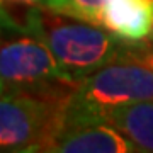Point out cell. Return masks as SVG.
Here are the masks:
<instances>
[{"instance_id":"6da1fadb","label":"cell","mask_w":153,"mask_h":153,"mask_svg":"<svg viewBox=\"0 0 153 153\" xmlns=\"http://www.w3.org/2000/svg\"><path fill=\"white\" fill-rule=\"evenodd\" d=\"M140 100H153V49L126 46L78 83L63 124L102 121L111 109Z\"/></svg>"},{"instance_id":"7a4b0ae2","label":"cell","mask_w":153,"mask_h":153,"mask_svg":"<svg viewBox=\"0 0 153 153\" xmlns=\"http://www.w3.org/2000/svg\"><path fill=\"white\" fill-rule=\"evenodd\" d=\"M29 34L44 41L63 71L76 83L124 49L121 39L102 26L49 7L36 10Z\"/></svg>"},{"instance_id":"3957f363","label":"cell","mask_w":153,"mask_h":153,"mask_svg":"<svg viewBox=\"0 0 153 153\" xmlns=\"http://www.w3.org/2000/svg\"><path fill=\"white\" fill-rule=\"evenodd\" d=\"M76 87L44 41L0 26V94L70 99Z\"/></svg>"},{"instance_id":"277c9868","label":"cell","mask_w":153,"mask_h":153,"mask_svg":"<svg viewBox=\"0 0 153 153\" xmlns=\"http://www.w3.org/2000/svg\"><path fill=\"white\" fill-rule=\"evenodd\" d=\"M68 99L0 94V152H46L65 123Z\"/></svg>"},{"instance_id":"5b68a950","label":"cell","mask_w":153,"mask_h":153,"mask_svg":"<svg viewBox=\"0 0 153 153\" xmlns=\"http://www.w3.org/2000/svg\"><path fill=\"white\" fill-rule=\"evenodd\" d=\"M138 148L107 121L63 124L46 153H133Z\"/></svg>"},{"instance_id":"8992f818","label":"cell","mask_w":153,"mask_h":153,"mask_svg":"<svg viewBox=\"0 0 153 153\" xmlns=\"http://www.w3.org/2000/svg\"><path fill=\"white\" fill-rule=\"evenodd\" d=\"M95 24L126 43H140L153 33V0H104Z\"/></svg>"},{"instance_id":"52a82bcc","label":"cell","mask_w":153,"mask_h":153,"mask_svg":"<svg viewBox=\"0 0 153 153\" xmlns=\"http://www.w3.org/2000/svg\"><path fill=\"white\" fill-rule=\"evenodd\" d=\"M116 126L138 152L153 153V100L124 104L105 112L104 119Z\"/></svg>"},{"instance_id":"ba28073f","label":"cell","mask_w":153,"mask_h":153,"mask_svg":"<svg viewBox=\"0 0 153 153\" xmlns=\"http://www.w3.org/2000/svg\"><path fill=\"white\" fill-rule=\"evenodd\" d=\"M46 0H0V26L29 33L31 21Z\"/></svg>"},{"instance_id":"9c48e42d","label":"cell","mask_w":153,"mask_h":153,"mask_svg":"<svg viewBox=\"0 0 153 153\" xmlns=\"http://www.w3.org/2000/svg\"><path fill=\"white\" fill-rule=\"evenodd\" d=\"M104 0H51L48 4L49 9L68 16H75L85 21L95 22L100 5H102Z\"/></svg>"},{"instance_id":"30bf717a","label":"cell","mask_w":153,"mask_h":153,"mask_svg":"<svg viewBox=\"0 0 153 153\" xmlns=\"http://www.w3.org/2000/svg\"><path fill=\"white\" fill-rule=\"evenodd\" d=\"M49 2H51V0H46V7H48V4H49Z\"/></svg>"}]
</instances>
